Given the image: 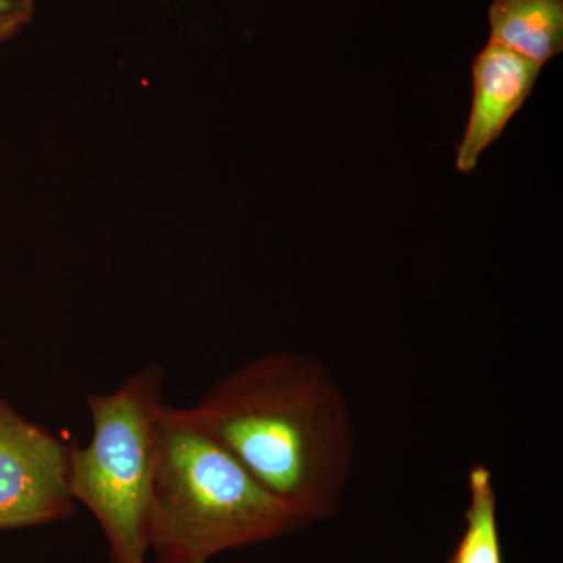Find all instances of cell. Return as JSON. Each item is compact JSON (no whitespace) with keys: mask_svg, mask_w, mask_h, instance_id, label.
<instances>
[{"mask_svg":"<svg viewBox=\"0 0 563 563\" xmlns=\"http://www.w3.org/2000/svg\"><path fill=\"white\" fill-rule=\"evenodd\" d=\"M309 525L269 495L221 444L166 404L147 537L158 563H207Z\"/></svg>","mask_w":563,"mask_h":563,"instance_id":"cell-2","label":"cell"},{"mask_svg":"<svg viewBox=\"0 0 563 563\" xmlns=\"http://www.w3.org/2000/svg\"><path fill=\"white\" fill-rule=\"evenodd\" d=\"M466 528L448 563H504L499 540L496 490L490 470L473 466L468 476Z\"/></svg>","mask_w":563,"mask_h":563,"instance_id":"cell-7","label":"cell"},{"mask_svg":"<svg viewBox=\"0 0 563 563\" xmlns=\"http://www.w3.org/2000/svg\"><path fill=\"white\" fill-rule=\"evenodd\" d=\"M35 10V0H0V46L31 24Z\"/></svg>","mask_w":563,"mask_h":563,"instance_id":"cell-8","label":"cell"},{"mask_svg":"<svg viewBox=\"0 0 563 563\" xmlns=\"http://www.w3.org/2000/svg\"><path fill=\"white\" fill-rule=\"evenodd\" d=\"M179 412L309 523L335 512L354 466V431L342 388L318 358L269 352Z\"/></svg>","mask_w":563,"mask_h":563,"instance_id":"cell-1","label":"cell"},{"mask_svg":"<svg viewBox=\"0 0 563 563\" xmlns=\"http://www.w3.org/2000/svg\"><path fill=\"white\" fill-rule=\"evenodd\" d=\"M70 450L0 396V531L68 520Z\"/></svg>","mask_w":563,"mask_h":563,"instance_id":"cell-4","label":"cell"},{"mask_svg":"<svg viewBox=\"0 0 563 563\" xmlns=\"http://www.w3.org/2000/svg\"><path fill=\"white\" fill-rule=\"evenodd\" d=\"M540 69L539 63L492 41L474 58L473 109L455 158L459 172L476 169L483 152L501 136L507 122L523 107Z\"/></svg>","mask_w":563,"mask_h":563,"instance_id":"cell-5","label":"cell"},{"mask_svg":"<svg viewBox=\"0 0 563 563\" xmlns=\"http://www.w3.org/2000/svg\"><path fill=\"white\" fill-rule=\"evenodd\" d=\"M162 366L151 363L109 395H90L88 446L70 450V493L98 518L111 563H144L147 518L161 453Z\"/></svg>","mask_w":563,"mask_h":563,"instance_id":"cell-3","label":"cell"},{"mask_svg":"<svg viewBox=\"0 0 563 563\" xmlns=\"http://www.w3.org/2000/svg\"><path fill=\"white\" fill-rule=\"evenodd\" d=\"M492 43L544 65L563 49V0H493Z\"/></svg>","mask_w":563,"mask_h":563,"instance_id":"cell-6","label":"cell"},{"mask_svg":"<svg viewBox=\"0 0 563 563\" xmlns=\"http://www.w3.org/2000/svg\"><path fill=\"white\" fill-rule=\"evenodd\" d=\"M144 563H146V562H144Z\"/></svg>","mask_w":563,"mask_h":563,"instance_id":"cell-9","label":"cell"}]
</instances>
